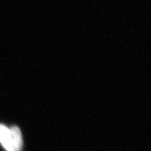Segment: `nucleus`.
Here are the masks:
<instances>
[{
    "label": "nucleus",
    "mask_w": 151,
    "mask_h": 151,
    "mask_svg": "<svg viewBox=\"0 0 151 151\" xmlns=\"http://www.w3.org/2000/svg\"><path fill=\"white\" fill-rule=\"evenodd\" d=\"M0 144L7 151H21L23 139L19 129L14 126L8 128L0 124Z\"/></svg>",
    "instance_id": "1"
}]
</instances>
